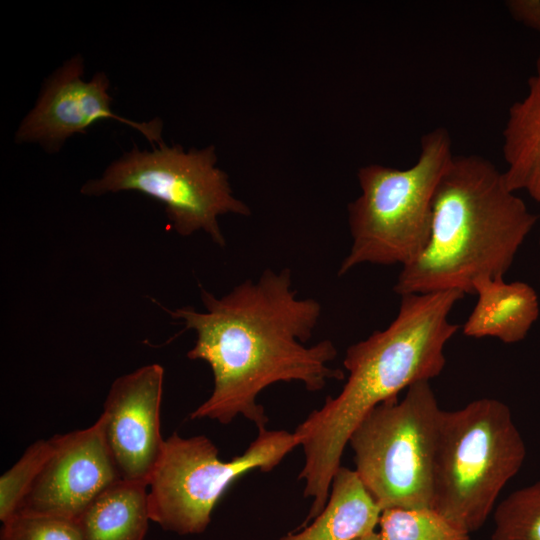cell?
I'll return each mask as SVG.
<instances>
[{
	"mask_svg": "<svg viewBox=\"0 0 540 540\" xmlns=\"http://www.w3.org/2000/svg\"><path fill=\"white\" fill-rule=\"evenodd\" d=\"M477 302L463 324L470 338H497L503 343L522 341L539 316L536 291L521 281L482 277L473 284Z\"/></svg>",
	"mask_w": 540,
	"mask_h": 540,
	"instance_id": "12",
	"label": "cell"
},
{
	"mask_svg": "<svg viewBox=\"0 0 540 540\" xmlns=\"http://www.w3.org/2000/svg\"><path fill=\"white\" fill-rule=\"evenodd\" d=\"M374 407L350 435L356 473L382 511L431 508L442 409L430 381Z\"/></svg>",
	"mask_w": 540,
	"mask_h": 540,
	"instance_id": "6",
	"label": "cell"
},
{
	"mask_svg": "<svg viewBox=\"0 0 540 540\" xmlns=\"http://www.w3.org/2000/svg\"><path fill=\"white\" fill-rule=\"evenodd\" d=\"M539 244H540V241H539Z\"/></svg>",
	"mask_w": 540,
	"mask_h": 540,
	"instance_id": "22",
	"label": "cell"
},
{
	"mask_svg": "<svg viewBox=\"0 0 540 540\" xmlns=\"http://www.w3.org/2000/svg\"><path fill=\"white\" fill-rule=\"evenodd\" d=\"M381 513L356 471L340 466L321 513L279 540H356L375 531Z\"/></svg>",
	"mask_w": 540,
	"mask_h": 540,
	"instance_id": "13",
	"label": "cell"
},
{
	"mask_svg": "<svg viewBox=\"0 0 540 540\" xmlns=\"http://www.w3.org/2000/svg\"><path fill=\"white\" fill-rule=\"evenodd\" d=\"M204 311L186 306L166 311L195 335L191 360L208 363L213 390L190 415L192 420L231 423L238 415L264 428L268 417L256 399L277 382H301L310 392L321 391L344 372L329 366L337 356L331 340L314 345L312 337L321 305L299 298L291 271L265 269L256 281L247 279L221 297L201 288Z\"/></svg>",
	"mask_w": 540,
	"mask_h": 540,
	"instance_id": "1",
	"label": "cell"
},
{
	"mask_svg": "<svg viewBox=\"0 0 540 540\" xmlns=\"http://www.w3.org/2000/svg\"><path fill=\"white\" fill-rule=\"evenodd\" d=\"M464 296L455 290L401 296L398 313L385 329L347 348L342 390L294 431L305 455L299 479L305 482L304 496L313 498L304 525L324 509L350 435L367 413L412 384L441 374L445 346L459 329L449 314Z\"/></svg>",
	"mask_w": 540,
	"mask_h": 540,
	"instance_id": "2",
	"label": "cell"
},
{
	"mask_svg": "<svg viewBox=\"0 0 540 540\" xmlns=\"http://www.w3.org/2000/svg\"><path fill=\"white\" fill-rule=\"evenodd\" d=\"M148 485L120 479L77 520L83 540H145L150 520Z\"/></svg>",
	"mask_w": 540,
	"mask_h": 540,
	"instance_id": "15",
	"label": "cell"
},
{
	"mask_svg": "<svg viewBox=\"0 0 540 540\" xmlns=\"http://www.w3.org/2000/svg\"><path fill=\"white\" fill-rule=\"evenodd\" d=\"M378 525L381 540H471L432 508L387 509Z\"/></svg>",
	"mask_w": 540,
	"mask_h": 540,
	"instance_id": "16",
	"label": "cell"
},
{
	"mask_svg": "<svg viewBox=\"0 0 540 540\" xmlns=\"http://www.w3.org/2000/svg\"><path fill=\"white\" fill-rule=\"evenodd\" d=\"M493 519L491 540H540V480L509 494Z\"/></svg>",
	"mask_w": 540,
	"mask_h": 540,
	"instance_id": "17",
	"label": "cell"
},
{
	"mask_svg": "<svg viewBox=\"0 0 540 540\" xmlns=\"http://www.w3.org/2000/svg\"><path fill=\"white\" fill-rule=\"evenodd\" d=\"M51 449V438L35 441L0 477V520L2 523L18 511Z\"/></svg>",
	"mask_w": 540,
	"mask_h": 540,
	"instance_id": "18",
	"label": "cell"
},
{
	"mask_svg": "<svg viewBox=\"0 0 540 540\" xmlns=\"http://www.w3.org/2000/svg\"><path fill=\"white\" fill-rule=\"evenodd\" d=\"M454 154L447 129L423 135L417 161L406 169L369 164L357 173L361 194L348 205L351 248L342 276L362 264L411 263L426 247L438 183Z\"/></svg>",
	"mask_w": 540,
	"mask_h": 540,
	"instance_id": "4",
	"label": "cell"
},
{
	"mask_svg": "<svg viewBox=\"0 0 540 540\" xmlns=\"http://www.w3.org/2000/svg\"><path fill=\"white\" fill-rule=\"evenodd\" d=\"M537 220L490 160L454 155L434 195L428 243L401 267L394 292L474 294L477 279L504 278Z\"/></svg>",
	"mask_w": 540,
	"mask_h": 540,
	"instance_id": "3",
	"label": "cell"
},
{
	"mask_svg": "<svg viewBox=\"0 0 540 540\" xmlns=\"http://www.w3.org/2000/svg\"><path fill=\"white\" fill-rule=\"evenodd\" d=\"M52 449L17 512L78 520L120 480L101 416L88 428L51 437ZM16 512V513H17Z\"/></svg>",
	"mask_w": 540,
	"mask_h": 540,
	"instance_id": "10",
	"label": "cell"
},
{
	"mask_svg": "<svg viewBox=\"0 0 540 540\" xmlns=\"http://www.w3.org/2000/svg\"><path fill=\"white\" fill-rule=\"evenodd\" d=\"M83 73L84 60L78 54L45 80L35 106L15 133L17 143H37L48 153H56L71 136L85 133L100 120L113 119L136 129L152 147L164 144L159 117L136 122L114 113L108 76L97 72L84 81Z\"/></svg>",
	"mask_w": 540,
	"mask_h": 540,
	"instance_id": "9",
	"label": "cell"
},
{
	"mask_svg": "<svg viewBox=\"0 0 540 540\" xmlns=\"http://www.w3.org/2000/svg\"><path fill=\"white\" fill-rule=\"evenodd\" d=\"M248 448L230 461L206 436L189 438L176 432L165 439L148 483L150 520L179 535L203 533L224 492L244 474L272 471L294 448L296 435L285 430L258 429Z\"/></svg>",
	"mask_w": 540,
	"mask_h": 540,
	"instance_id": "8",
	"label": "cell"
},
{
	"mask_svg": "<svg viewBox=\"0 0 540 540\" xmlns=\"http://www.w3.org/2000/svg\"><path fill=\"white\" fill-rule=\"evenodd\" d=\"M525 457V443L504 402L480 398L443 410L431 508L460 530L477 531Z\"/></svg>",
	"mask_w": 540,
	"mask_h": 540,
	"instance_id": "5",
	"label": "cell"
},
{
	"mask_svg": "<svg viewBox=\"0 0 540 540\" xmlns=\"http://www.w3.org/2000/svg\"><path fill=\"white\" fill-rule=\"evenodd\" d=\"M0 540H83L76 520L17 512L3 522Z\"/></svg>",
	"mask_w": 540,
	"mask_h": 540,
	"instance_id": "19",
	"label": "cell"
},
{
	"mask_svg": "<svg viewBox=\"0 0 540 540\" xmlns=\"http://www.w3.org/2000/svg\"><path fill=\"white\" fill-rule=\"evenodd\" d=\"M356 540H381V539H380L379 533L373 531V532L368 533V534H366V535H364V536H362V537H360V538H358Z\"/></svg>",
	"mask_w": 540,
	"mask_h": 540,
	"instance_id": "21",
	"label": "cell"
},
{
	"mask_svg": "<svg viewBox=\"0 0 540 540\" xmlns=\"http://www.w3.org/2000/svg\"><path fill=\"white\" fill-rule=\"evenodd\" d=\"M164 369L147 364L111 385L100 415L107 446L121 479L148 485L163 450L160 408Z\"/></svg>",
	"mask_w": 540,
	"mask_h": 540,
	"instance_id": "11",
	"label": "cell"
},
{
	"mask_svg": "<svg viewBox=\"0 0 540 540\" xmlns=\"http://www.w3.org/2000/svg\"><path fill=\"white\" fill-rule=\"evenodd\" d=\"M216 163L213 145L187 152L181 145L165 143L151 151L135 146L108 165L101 177L88 180L80 191L86 196L139 192L164 206L177 234L185 237L203 231L223 247L226 242L218 218L251 212L233 195L228 175Z\"/></svg>",
	"mask_w": 540,
	"mask_h": 540,
	"instance_id": "7",
	"label": "cell"
},
{
	"mask_svg": "<svg viewBox=\"0 0 540 540\" xmlns=\"http://www.w3.org/2000/svg\"><path fill=\"white\" fill-rule=\"evenodd\" d=\"M505 7L515 21L540 35V0H508Z\"/></svg>",
	"mask_w": 540,
	"mask_h": 540,
	"instance_id": "20",
	"label": "cell"
},
{
	"mask_svg": "<svg viewBox=\"0 0 540 540\" xmlns=\"http://www.w3.org/2000/svg\"><path fill=\"white\" fill-rule=\"evenodd\" d=\"M502 135L506 184L540 203V53L526 95L509 107Z\"/></svg>",
	"mask_w": 540,
	"mask_h": 540,
	"instance_id": "14",
	"label": "cell"
}]
</instances>
